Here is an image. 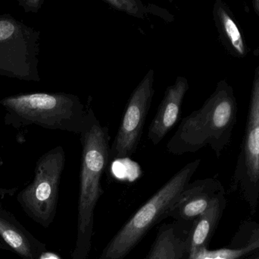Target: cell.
<instances>
[{
  "label": "cell",
  "mask_w": 259,
  "mask_h": 259,
  "mask_svg": "<svg viewBox=\"0 0 259 259\" xmlns=\"http://www.w3.org/2000/svg\"><path fill=\"white\" fill-rule=\"evenodd\" d=\"M243 190L252 208L259 196V66L251 94L244 143Z\"/></svg>",
  "instance_id": "obj_8"
},
{
  "label": "cell",
  "mask_w": 259,
  "mask_h": 259,
  "mask_svg": "<svg viewBox=\"0 0 259 259\" xmlns=\"http://www.w3.org/2000/svg\"><path fill=\"white\" fill-rule=\"evenodd\" d=\"M200 163V159L196 160L175 173L120 229L103 249L100 259H124L152 227L168 217L170 208Z\"/></svg>",
  "instance_id": "obj_4"
},
{
  "label": "cell",
  "mask_w": 259,
  "mask_h": 259,
  "mask_svg": "<svg viewBox=\"0 0 259 259\" xmlns=\"http://www.w3.org/2000/svg\"><path fill=\"white\" fill-rule=\"evenodd\" d=\"M0 249H4V250H11V249H9V248L8 247V246H6V245L3 242H2L1 240H0Z\"/></svg>",
  "instance_id": "obj_18"
},
{
  "label": "cell",
  "mask_w": 259,
  "mask_h": 259,
  "mask_svg": "<svg viewBox=\"0 0 259 259\" xmlns=\"http://www.w3.org/2000/svg\"><path fill=\"white\" fill-rule=\"evenodd\" d=\"M254 9L259 15V1L253 2Z\"/></svg>",
  "instance_id": "obj_19"
},
{
  "label": "cell",
  "mask_w": 259,
  "mask_h": 259,
  "mask_svg": "<svg viewBox=\"0 0 259 259\" xmlns=\"http://www.w3.org/2000/svg\"><path fill=\"white\" fill-rule=\"evenodd\" d=\"M236 102L232 90L222 82L203 106L181 120L166 149L172 155L194 153L211 146L218 156L229 139L235 122Z\"/></svg>",
  "instance_id": "obj_2"
},
{
  "label": "cell",
  "mask_w": 259,
  "mask_h": 259,
  "mask_svg": "<svg viewBox=\"0 0 259 259\" xmlns=\"http://www.w3.org/2000/svg\"><path fill=\"white\" fill-rule=\"evenodd\" d=\"M1 164H2V163H1V162H0V165H1Z\"/></svg>",
  "instance_id": "obj_21"
},
{
  "label": "cell",
  "mask_w": 259,
  "mask_h": 259,
  "mask_svg": "<svg viewBox=\"0 0 259 259\" xmlns=\"http://www.w3.org/2000/svg\"><path fill=\"white\" fill-rule=\"evenodd\" d=\"M193 223L164 224L144 259H187L188 236Z\"/></svg>",
  "instance_id": "obj_12"
},
{
  "label": "cell",
  "mask_w": 259,
  "mask_h": 259,
  "mask_svg": "<svg viewBox=\"0 0 259 259\" xmlns=\"http://www.w3.org/2000/svg\"><path fill=\"white\" fill-rule=\"evenodd\" d=\"M65 164V152L62 146L49 151L36 161L31 183L17 196L23 211L42 228H50L56 217Z\"/></svg>",
  "instance_id": "obj_5"
},
{
  "label": "cell",
  "mask_w": 259,
  "mask_h": 259,
  "mask_svg": "<svg viewBox=\"0 0 259 259\" xmlns=\"http://www.w3.org/2000/svg\"><path fill=\"white\" fill-rule=\"evenodd\" d=\"M245 259H259V252L258 253L255 254V255H252V256L248 257V258Z\"/></svg>",
  "instance_id": "obj_20"
},
{
  "label": "cell",
  "mask_w": 259,
  "mask_h": 259,
  "mask_svg": "<svg viewBox=\"0 0 259 259\" xmlns=\"http://www.w3.org/2000/svg\"><path fill=\"white\" fill-rule=\"evenodd\" d=\"M225 205V192L222 189L214 196L206 211L192 224L188 236V255L202 248H208L222 218Z\"/></svg>",
  "instance_id": "obj_13"
},
{
  "label": "cell",
  "mask_w": 259,
  "mask_h": 259,
  "mask_svg": "<svg viewBox=\"0 0 259 259\" xmlns=\"http://www.w3.org/2000/svg\"><path fill=\"white\" fill-rule=\"evenodd\" d=\"M259 252V229L252 234L245 246L237 249H219L208 250L202 248L189 254L187 259H245Z\"/></svg>",
  "instance_id": "obj_15"
},
{
  "label": "cell",
  "mask_w": 259,
  "mask_h": 259,
  "mask_svg": "<svg viewBox=\"0 0 259 259\" xmlns=\"http://www.w3.org/2000/svg\"><path fill=\"white\" fill-rule=\"evenodd\" d=\"M155 71L150 68L134 90L110 147V159L129 158L138 147L155 94Z\"/></svg>",
  "instance_id": "obj_7"
},
{
  "label": "cell",
  "mask_w": 259,
  "mask_h": 259,
  "mask_svg": "<svg viewBox=\"0 0 259 259\" xmlns=\"http://www.w3.org/2000/svg\"><path fill=\"white\" fill-rule=\"evenodd\" d=\"M82 145L77 234L72 259H88L92 246L94 211L103 193L101 179L110 160L109 129L98 119L80 135Z\"/></svg>",
  "instance_id": "obj_3"
},
{
  "label": "cell",
  "mask_w": 259,
  "mask_h": 259,
  "mask_svg": "<svg viewBox=\"0 0 259 259\" xmlns=\"http://www.w3.org/2000/svg\"><path fill=\"white\" fill-rule=\"evenodd\" d=\"M44 0H19L18 4L24 9V12L36 13L44 5Z\"/></svg>",
  "instance_id": "obj_17"
},
{
  "label": "cell",
  "mask_w": 259,
  "mask_h": 259,
  "mask_svg": "<svg viewBox=\"0 0 259 259\" xmlns=\"http://www.w3.org/2000/svg\"><path fill=\"white\" fill-rule=\"evenodd\" d=\"M39 32L10 15H0V76L40 82Z\"/></svg>",
  "instance_id": "obj_6"
},
{
  "label": "cell",
  "mask_w": 259,
  "mask_h": 259,
  "mask_svg": "<svg viewBox=\"0 0 259 259\" xmlns=\"http://www.w3.org/2000/svg\"><path fill=\"white\" fill-rule=\"evenodd\" d=\"M222 190L212 179H198L189 182L170 208L167 217L175 221L193 223L209 207L214 196Z\"/></svg>",
  "instance_id": "obj_9"
},
{
  "label": "cell",
  "mask_w": 259,
  "mask_h": 259,
  "mask_svg": "<svg viewBox=\"0 0 259 259\" xmlns=\"http://www.w3.org/2000/svg\"><path fill=\"white\" fill-rule=\"evenodd\" d=\"M188 90V81L184 76H178L175 83L166 88L148 132V138L154 145H158L164 139L179 120Z\"/></svg>",
  "instance_id": "obj_10"
},
{
  "label": "cell",
  "mask_w": 259,
  "mask_h": 259,
  "mask_svg": "<svg viewBox=\"0 0 259 259\" xmlns=\"http://www.w3.org/2000/svg\"><path fill=\"white\" fill-rule=\"evenodd\" d=\"M6 111L5 123L15 129L40 126L80 135L97 120L93 108L78 96L63 92H34L0 100Z\"/></svg>",
  "instance_id": "obj_1"
},
{
  "label": "cell",
  "mask_w": 259,
  "mask_h": 259,
  "mask_svg": "<svg viewBox=\"0 0 259 259\" xmlns=\"http://www.w3.org/2000/svg\"><path fill=\"white\" fill-rule=\"evenodd\" d=\"M214 21L218 28L226 41H228L231 48L239 56H243L246 54V47L243 35L237 26L234 18L227 12L223 6V3L220 1L216 2L214 11Z\"/></svg>",
  "instance_id": "obj_14"
},
{
  "label": "cell",
  "mask_w": 259,
  "mask_h": 259,
  "mask_svg": "<svg viewBox=\"0 0 259 259\" xmlns=\"http://www.w3.org/2000/svg\"><path fill=\"white\" fill-rule=\"evenodd\" d=\"M0 240L23 259H40L47 246L33 237L10 211L0 207Z\"/></svg>",
  "instance_id": "obj_11"
},
{
  "label": "cell",
  "mask_w": 259,
  "mask_h": 259,
  "mask_svg": "<svg viewBox=\"0 0 259 259\" xmlns=\"http://www.w3.org/2000/svg\"><path fill=\"white\" fill-rule=\"evenodd\" d=\"M103 2L112 9L140 19H145L149 14H152V4L146 6L140 0H103Z\"/></svg>",
  "instance_id": "obj_16"
}]
</instances>
